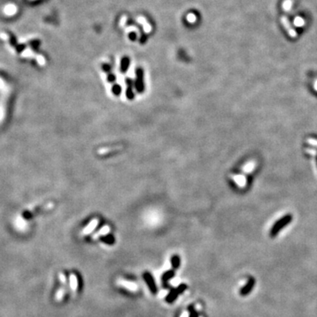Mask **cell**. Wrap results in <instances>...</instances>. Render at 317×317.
I'll return each mask as SVG.
<instances>
[{
	"label": "cell",
	"mask_w": 317,
	"mask_h": 317,
	"mask_svg": "<svg viewBox=\"0 0 317 317\" xmlns=\"http://www.w3.org/2000/svg\"><path fill=\"white\" fill-rule=\"evenodd\" d=\"M121 91H122V88H121V87H120L119 85H117V84H115V85L112 87V93L115 94V96L120 95V94H121Z\"/></svg>",
	"instance_id": "obj_11"
},
{
	"label": "cell",
	"mask_w": 317,
	"mask_h": 317,
	"mask_svg": "<svg viewBox=\"0 0 317 317\" xmlns=\"http://www.w3.org/2000/svg\"><path fill=\"white\" fill-rule=\"evenodd\" d=\"M118 285L123 286V287H124V288L128 289L129 291H131V292H137L138 291V286L135 283L131 282V281H126V280L121 279V280L118 281Z\"/></svg>",
	"instance_id": "obj_2"
},
{
	"label": "cell",
	"mask_w": 317,
	"mask_h": 317,
	"mask_svg": "<svg viewBox=\"0 0 317 317\" xmlns=\"http://www.w3.org/2000/svg\"><path fill=\"white\" fill-rule=\"evenodd\" d=\"M102 68H103V71L106 72H108L109 71H110V69H111V68H110V66H109L108 64H103Z\"/></svg>",
	"instance_id": "obj_18"
},
{
	"label": "cell",
	"mask_w": 317,
	"mask_h": 317,
	"mask_svg": "<svg viewBox=\"0 0 317 317\" xmlns=\"http://www.w3.org/2000/svg\"><path fill=\"white\" fill-rule=\"evenodd\" d=\"M135 87H136V89H137L138 93H144V73H143L142 69H138L137 71V79H136V82H135Z\"/></svg>",
	"instance_id": "obj_1"
},
{
	"label": "cell",
	"mask_w": 317,
	"mask_h": 317,
	"mask_svg": "<svg viewBox=\"0 0 317 317\" xmlns=\"http://www.w3.org/2000/svg\"><path fill=\"white\" fill-rule=\"evenodd\" d=\"M59 278H60V280H61V283H62V284H64V285H65V283H66V279H65L64 274H63V273L59 274Z\"/></svg>",
	"instance_id": "obj_15"
},
{
	"label": "cell",
	"mask_w": 317,
	"mask_h": 317,
	"mask_svg": "<svg viewBox=\"0 0 317 317\" xmlns=\"http://www.w3.org/2000/svg\"><path fill=\"white\" fill-rule=\"evenodd\" d=\"M126 85H127V89H126V97L128 100H133L134 99V93L132 91V87H133V82L131 79H126Z\"/></svg>",
	"instance_id": "obj_5"
},
{
	"label": "cell",
	"mask_w": 317,
	"mask_h": 317,
	"mask_svg": "<svg viewBox=\"0 0 317 317\" xmlns=\"http://www.w3.org/2000/svg\"><path fill=\"white\" fill-rule=\"evenodd\" d=\"M303 24H304V20H303L302 19L297 18V19H295V25H297V26H302Z\"/></svg>",
	"instance_id": "obj_14"
},
{
	"label": "cell",
	"mask_w": 317,
	"mask_h": 317,
	"mask_svg": "<svg viewBox=\"0 0 317 317\" xmlns=\"http://www.w3.org/2000/svg\"><path fill=\"white\" fill-rule=\"evenodd\" d=\"M308 142L310 143V144H312L313 145H316V146H317V140L316 139H308Z\"/></svg>",
	"instance_id": "obj_19"
},
{
	"label": "cell",
	"mask_w": 317,
	"mask_h": 317,
	"mask_svg": "<svg viewBox=\"0 0 317 317\" xmlns=\"http://www.w3.org/2000/svg\"><path fill=\"white\" fill-rule=\"evenodd\" d=\"M115 80V76L114 74H108V81L110 82V83H113Z\"/></svg>",
	"instance_id": "obj_13"
},
{
	"label": "cell",
	"mask_w": 317,
	"mask_h": 317,
	"mask_svg": "<svg viewBox=\"0 0 317 317\" xmlns=\"http://www.w3.org/2000/svg\"><path fill=\"white\" fill-rule=\"evenodd\" d=\"M70 286H71V289H72V292H77L78 286H79L78 277H76L75 274L73 273L70 275Z\"/></svg>",
	"instance_id": "obj_6"
},
{
	"label": "cell",
	"mask_w": 317,
	"mask_h": 317,
	"mask_svg": "<svg viewBox=\"0 0 317 317\" xmlns=\"http://www.w3.org/2000/svg\"><path fill=\"white\" fill-rule=\"evenodd\" d=\"M96 225H97V220H93V221H92L90 224H89V226L87 227V228L84 230V233H91L92 231L93 230L94 228H95V227H96Z\"/></svg>",
	"instance_id": "obj_9"
},
{
	"label": "cell",
	"mask_w": 317,
	"mask_h": 317,
	"mask_svg": "<svg viewBox=\"0 0 317 317\" xmlns=\"http://www.w3.org/2000/svg\"><path fill=\"white\" fill-rule=\"evenodd\" d=\"M129 64H130V60H129V58H123V59H122V64H121V72H126L127 69H128V67H129Z\"/></svg>",
	"instance_id": "obj_8"
},
{
	"label": "cell",
	"mask_w": 317,
	"mask_h": 317,
	"mask_svg": "<svg viewBox=\"0 0 317 317\" xmlns=\"http://www.w3.org/2000/svg\"><path fill=\"white\" fill-rule=\"evenodd\" d=\"M281 22H282V24L284 25V27L287 30L289 34H290L292 37H296V36H297V33H296L293 29L292 28V27H291V25H290V23H289L288 19H287L286 17H285V16L282 17V18H281Z\"/></svg>",
	"instance_id": "obj_4"
},
{
	"label": "cell",
	"mask_w": 317,
	"mask_h": 317,
	"mask_svg": "<svg viewBox=\"0 0 317 317\" xmlns=\"http://www.w3.org/2000/svg\"><path fill=\"white\" fill-rule=\"evenodd\" d=\"M290 220H291V216H286V217H285L284 218H282V219H280L275 226H274V227H273V229L271 230V233L272 234H275V233H277V231L279 230L281 227H283L285 225H286L288 222H290Z\"/></svg>",
	"instance_id": "obj_3"
},
{
	"label": "cell",
	"mask_w": 317,
	"mask_h": 317,
	"mask_svg": "<svg viewBox=\"0 0 317 317\" xmlns=\"http://www.w3.org/2000/svg\"><path fill=\"white\" fill-rule=\"evenodd\" d=\"M15 6H13V5H12L11 7H8L7 8V13L8 14H12V13H13L15 12V8H14Z\"/></svg>",
	"instance_id": "obj_16"
},
{
	"label": "cell",
	"mask_w": 317,
	"mask_h": 317,
	"mask_svg": "<svg viewBox=\"0 0 317 317\" xmlns=\"http://www.w3.org/2000/svg\"><path fill=\"white\" fill-rule=\"evenodd\" d=\"M173 266H174L175 268L178 266V264H179V258H178V256H174V257H173Z\"/></svg>",
	"instance_id": "obj_17"
},
{
	"label": "cell",
	"mask_w": 317,
	"mask_h": 317,
	"mask_svg": "<svg viewBox=\"0 0 317 317\" xmlns=\"http://www.w3.org/2000/svg\"><path fill=\"white\" fill-rule=\"evenodd\" d=\"M144 278H145V280H146V282H147V285L149 286V287H150V289L153 291V292H155V285H154V283H153V278H152V277L150 276V274H145L144 275Z\"/></svg>",
	"instance_id": "obj_7"
},
{
	"label": "cell",
	"mask_w": 317,
	"mask_h": 317,
	"mask_svg": "<svg viewBox=\"0 0 317 317\" xmlns=\"http://www.w3.org/2000/svg\"><path fill=\"white\" fill-rule=\"evenodd\" d=\"M64 292H65L64 288H63V287H61L57 292V293H56V301H61L63 300V298L64 296Z\"/></svg>",
	"instance_id": "obj_10"
},
{
	"label": "cell",
	"mask_w": 317,
	"mask_h": 317,
	"mask_svg": "<svg viewBox=\"0 0 317 317\" xmlns=\"http://www.w3.org/2000/svg\"><path fill=\"white\" fill-rule=\"evenodd\" d=\"M103 241L111 244V243L114 242V237H112V236H107V237L103 238Z\"/></svg>",
	"instance_id": "obj_12"
}]
</instances>
